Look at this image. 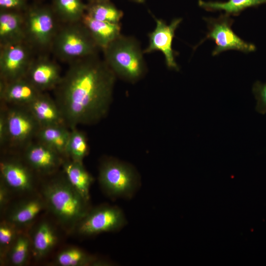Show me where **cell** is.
I'll return each instance as SVG.
<instances>
[{"label": "cell", "mask_w": 266, "mask_h": 266, "mask_svg": "<svg viewBox=\"0 0 266 266\" xmlns=\"http://www.w3.org/2000/svg\"><path fill=\"white\" fill-rule=\"evenodd\" d=\"M116 75L97 55L69 63L55 89V101L66 125L93 123L106 113L111 100Z\"/></svg>", "instance_id": "obj_1"}, {"label": "cell", "mask_w": 266, "mask_h": 266, "mask_svg": "<svg viewBox=\"0 0 266 266\" xmlns=\"http://www.w3.org/2000/svg\"><path fill=\"white\" fill-rule=\"evenodd\" d=\"M40 195L46 209L66 229L72 230L89 211L88 201L73 187L64 174L44 183Z\"/></svg>", "instance_id": "obj_2"}, {"label": "cell", "mask_w": 266, "mask_h": 266, "mask_svg": "<svg viewBox=\"0 0 266 266\" xmlns=\"http://www.w3.org/2000/svg\"><path fill=\"white\" fill-rule=\"evenodd\" d=\"M102 51L104 60L116 75L134 82L145 72L144 53L135 38L121 34Z\"/></svg>", "instance_id": "obj_3"}, {"label": "cell", "mask_w": 266, "mask_h": 266, "mask_svg": "<svg viewBox=\"0 0 266 266\" xmlns=\"http://www.w3.org/2000/svg\"><path fill=\"white\" fill-rule=\"evenodd\" d=\"M51 48L59 59L69 63L96 55L100 49L81 21L58 29Z\"/></svg>", "instance_id": "obj_4"}, {"label": "cell", "mask_w": 266, "mask_h": 266, "mask_svg": "<svg viewBox=\"0 0 266 266\" xmlns=\"http://www.w3.org/2000/svg\"><path fill=\"white\" fill-rule=\"evenodd\" d=\"M24 13L26 42L33 49L51 48L58 30L52 7L33 6L28 7Z\"/></svg>", "instance_id": "obj_5"}, {"label": "cell", "mask_w": 266, "mask_h": 266, "mask_svg": "<svg viewBox=\"0 0 266 266\" xmlns=\"http://www.w3.org/2000/svg\"><path fill=\"white\" fill-rule=\"evenodd\" d=\"M207 23L208 32L198 44L207 39L214 41L216 46L212 55L216 56L222 52L235 50L248 53L256 50L255 46L242 40L232 29L233 20L226 13L217 18H204Z\"/></svg>", "instance_id": "obj_6"}, {"label": "cell", "mask_w": 266, "mask_h": 266, "mask_svg": "<svg viewBox=\"0 0 266 266\" xmlns=\"http://www.w3.org/2000/svg\"><path fill=\"white\" fill-rule=\"evenodd\" d=\"M125 223L121 210L117 207L103 205L89 210L72 230L82 236H90L120 228Z\"/></svg>", "instance_id": "obj_7"}, {"label": "cell", "mask_w": 266, "mask_h": 266, "mask_svg": "<svg viewBox=\"0 0 266 266\" xmlns=\"http://www.w3.org/2000/svg\"><path fill=\"white\" fill-rule=\"evenodd\" d=\"M33 49L26 41L0 46V80L7 82L25 77L33 58Z\"/></svg>", "instance_id": "obj_8"}, {"label": "cell", "mask_w": 266, "mask_h": 266, "mask_svg": "<svg viewBox=\"0 0 266 266\" xmlns=\"http://www.w3.org/2000/svg\"><path fill=\"white\" fill-rule=\"evenodd\" d=\"M8 143L25 147L40 128L27 106H11L6 109Z\"/></svg>", "instance_id": "obj_9"}, {"label": "cell", "mask_w": 266, "mask_h": 266, "mask_svg": "<svg viewBox=\"0 0 266 266\" xmlns=\"http://www.w3.org/2000/svg\"><path fill=\"white\" fill-rule=\"evenodd\" d=\"M99 178L105 192L113 196L130 193L135 185V177L132 170L113 161H107L101 166Z\"/></svg>", "instance_id": "obj_10"}, {"label": "cell", "mask_w": 266, "mask_h": 266, "mask_svg": "<svg viewBox=\"0 0 266 266\" xmlns=\"http://www.w3.org/2000/svg\"><path fill=\"white\" fill-rule=\"evenodd\" d=\"M156 26L148 34L149 43L143 50L144 54L156 51H161L164 55L166 66L170 69L179 70L175 60L176 52L172 48V42L175 32L182 21L180 18L173 19L169 25L161 19L153 16Z\"/></svg>", "instance_id": "obj_11"}, {"label": "cell", "mask_w": 266, "mask_h": 266, "mask_svg": "<svg viewBox=\"0 0 266 266\" xmlns=\"http://www.w3.org/2000/svg\"><path fill=\"white\" fill-rule=\"evenodd\" d=\"M32 168L15 159H6L0 164V180L12 193L26 194L32 193L35 181Z\"/></svg>", "instance_id": "obj_12"}, {"label": "cell", "mask_w": 266, "mask_h": 266, "mask_svg": "<svg viewBox=\"0 0 266 266\" xmlns=\"http://www.w3.org/2000/svg\"><path fill=\"white\" fill-rule=\"evenodd\" d=\"M41 92L55 89L63 76L59 65L46 56L33 58L25 77Z\"/></svg>", "instance_id": "obj_13"}, {"label": "cell", "mask_w": 266, "mask_h": 266, "mask_svg": "<svg viewBox=\"0 0 266 266\" xmlns=\"http://www.w3.org/2000/svg\"><path fill=\"white\" fill-rule=\"evenodd\" d=\"M53 149L38 141L30 142L26 147V164L33 170L43 175H50L62 166L64 159Z\"/></svg>", "instance_id": "obj_14"}, {"label": "cell", "mask_w": 266, "mask_h": 266, "mask_svg": "<svg viewBox=\"0 0 266 266\" xmlns=\"http://www.w3.org/2000/svg\"><path fill=\"white\" fill-rule=\"evenodd\" d=\"M41 93L25 77L7 82L0 80L3 104L27 106Z\"/></svg>", "instance_id": "obj_15"}, {"label": "cell", "mask_w": 266, "mask_h": 266, "mask_svg": "<svg viewBox=\"0 0 266 266\" xmlns=\"http://www.w3.org/2000/svg\"><path fill=\"white\" fill-rule=\"evenodd\" d=\"M44 209L46 206L41 195L32 196L8 205L4 220L20 228L32 223Z\"/></svg>", "instance_id": "obj_16"}, {"label": "cell", "mask_w": 266, "mask_h": 266, "mask_svg": "<svg viewBox=\"0 0 266 266\" xmlns=\"http://www.w3.org/2000/svg\"><path fill=\"white\" fill-rule=\"evenodd\" d=\"M24 12L0 10V46L26 41Z\"/></svg>", "instance_id": "obj_17"}, {"label": "cell", "mask_w": 266, "mask_h": 266, "mask_svg": "<svg viewBox=\"0 0 266 266\" xmlns=\"http://www.w3.org/2000/svg\"><path fill=\"white\" fill-rule=\"evenodd\" d=\"M27 106L40 128L57 125H66L55 100L43 92Z\"/></svg>", "instance_id": "obj_18"}, {"label": "cell", "mask_w": 266, "mask_h": 266, "mask_svg": "<svg viewBox=\"0 0 266 266\" xmlns=\"http://www.w3.org/2000/svg\"><path fill=\"white\" fill-rule=\"evenodd\" d=\"M30 239L33 256L35 259L40 260L53 249L58 241V235L50 222L42 220L34 228Z\"/></svg>", "instance_id": "obj_19"}, {"label": "cell", "mask_w": 266, "mask_h": 266, "mask_svg": "<svg viewBox=\"0 0 266 266\" xmlns=\"http://www.w3.org/2000/svg\"><path fill=\"white\" fill-rule=\"evenodd\" d=\"M81 22L85 26L100 49H104L120 36V23H112L95 19L85 13Z\"/></svg>", "instance_id": "obj_20"}, {"label": "cell", "mask_w": 266, "mask_h": 266, "mask_svg": "<svg viewBox=\"0 0 266 266\" xmlns=\"http://www.w3.org/2000/svg\"><path fill=\"white\" fill-rule=\"evenodd\" d=\"M63 172L69 183L87 201L93 177L86 170L82 162L70 159H64L62 165Z\"/></svg>", "instance_id": "obj_21"}, {"label": "cell", "mask_w": 266, "mask_h": 266, "mask_svg": "<svg viewBox=\"0 0 266 266\" xmlns=\"http://www.w3.org/2000/svg\"><path fill=\"white\" fill-rule=\"evenodd\" d=\"M70 131L65 125L40 128L36 137L38 141L50 147L61 156L66 157V149Z\"/></svg>", "instance_id": "obj_22"}, {"label": "cell", "mask_w": 266, "mask_h": 266, "mask_svg": "<svg viewBox=\"0 0 266 266\" xmlns=\"http://www.w3.org/2000/svg\"><path fill=\"white\" fill-rule=\"evenodd\" d=\"M86 6L82 0H52V8L56 16L64 24L80 22Z\"/></svg>", "instance_id": "obj_23"}, {"label": "cell", "mask_w": 266, "mask_h": 266, "mask_svg": "<svg viewBox=\"0 0 266 266\" xmlns=\"http://www.w3.org/2000/svg\"><path fill=\"white\" fill-rule=\"evenodd\" d=\"M266 3V0H228L225 2L199 0V5L207 11H224L229 15L237 16L244 9Z\"/></svg>", "instance_id": "obj_24"}, {"label": "cell", "mask_w": 266, "mask_h": 266, "mask_svg": "<svg viewBox=\"0 0 266 266\" xmlns=\"http://www.w3.org/2000/svg\"><path fill=\"white\" fill-rule=\"evenodd\" d=\"M101 263L80 248L69 247L61 251L56 256L54 264L60 266H98Z\"/></svg>", "instance_id": "obj_25"}, {"label": "cell", "mask_w": 266, "mask_h": 266, "mask_svg": "<svg viewBox=\"0 0 266 266\" xmlns=\"http://www.w3.org/2000/svg\"><path fill=\"white\" fill-rule=\"evenodd\" d=\"M86 13L95 19L112 23H120L123 16V12L110 0L89 2Z\"/></svg>", "instance_id": "obj_26"}, {"label": "cell", "mask_w": 266, "mask_h": 266, "mask_svg": "<svg viewBox=\"0 0 266 266\" xmlns=\"http://www.w3.org/2000/svg\"><path fill=\"white\" fill-rule=\"evenodd\" d=\"M30 251V237L26 233H19L5 259L13 266H22L27 263Z\"/></svg>", "instance_id": "obj_27"}, {"label": "cell", "mask_w": 266, "mask_h": 266, "mask_svg": "<svg viewBox=\"0 0 266 266\" xmlns=\"http://www.w3.org/2000/svg\"><path fill=\"white\" fill-rule=\"evenodd\" d=\"M88 152V146L85 134L76 128L70 131L66 149V157L82 162Z\"/></svg>", "instance_id": "obj_28"}, {"label": "cell", "mask_w": 266, "mask_h": 266, "mask_svg": "<svg viewBox=\"0 0 266 266\" xmlns=\"http://www.w3.org/2000/svg\"><path fill=\"white\" fill-rule=\"evenodd\" d=\"M19 228L3 220L0 224V258L5 259L6 255L20 233Z\"/></svg>", "instance_id": "obj_29"}, {"label": "cell", "mask_w": 266, "mask_h": 266, "mask_svg": "<svg viewBox=\"0 0 266 266\" xmlns=\"http://www.w3.org/2000/svg\"><path fill=\"white\" fill-rule=\"evenodd\" d=\"M252 92L257 100L256 111L260 114H266V83L256 81L253 86Z\"/></svg>", "instance_id": "obj_30"}, {"label": "cell", "mask_w": 266, "mask_h": 266, "mask_svg": "<svg viewBox=\"0 0 266 266\" xmlns=\"http://www.w3.org/2000/svg\"><path fill=\"white\" fill-rule=\"evenodd\" d=\"M28 7L26 0H0V10L24 12Z\"/></svg>", "instance_id": "obj_31"}, {"label": "cell", "mask_w": 266, "mask_h": 266, "mask_svg": "<svg viewBox=\"0 0 266 266\" xmlns=\"http://www.w3.org/2000/svg\"><path fill=\"white\" fill-rule=\"evenodd\" d=\"M8 143V133L6 120V108L2 106L0 114V144L3 146Z\"/></svg>", "instance_id": "obj_32"}, {"label": "cell", "mask_w": 266, "mask_h": 266, "mask_svg": "<svg viewBox=\"0 0 266 266\" xmlns=\"http://www.w3.org/2000/svg\"><path fill=\"white\" fill-rule=\"evenodd\" d=\"M12 194L10 189L5 184L0 180V210L1 213H3L8 207L11 195Z\"/></svg>", "instance_id": "obj_33"}, {"label": "cell", "mask_w": 266, "mask_h": 266, "mask_svg": "<svg viewBox=\"0 0 266 266\" xmlns=\"http://www.w3.org/2000/svg\"><path fill=\"white\" fill-rule=\"evenodd\" d=\"M131 0L138 3H142L144 2V1H145V0Z\"/></svg>", "instance_id": "obj_34"}, {"label": "cell", "mask_w": 266, "mask_h": 266, "mask_svg": "<svg viewBox=\"0 0 266 266\" xmlns=\"http://www.w3.org/2000/svg\"><path fill=\"white\" fill-rule=\"evenodd\" d=\"M103 0H89V2L103 1Z\"/></svg>", "instance_id": "obj_35"}]
</instances>
